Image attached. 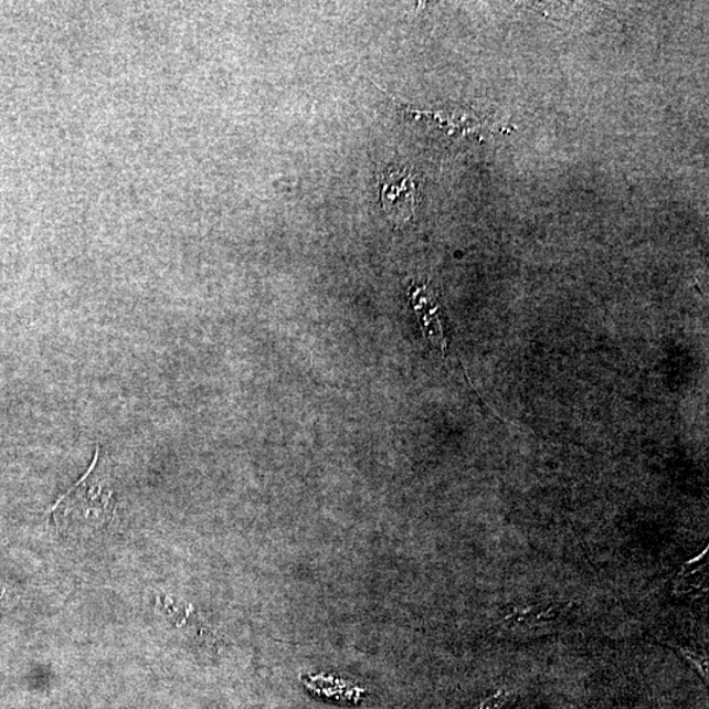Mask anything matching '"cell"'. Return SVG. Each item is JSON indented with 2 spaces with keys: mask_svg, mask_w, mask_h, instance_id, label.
<instances>
[{
  "mask_svg": "<svg viewBox=\"0 0 709 709\" xmlns=\"http://www.w3.org/2000/svg\"><path fill=\"white\" fill-rule=\"evenodd\" d=\"M116 498L113 472L100 446L92 467L51 509L57 530L71 538H86L113 523Z\"/></svg>",
  "mask_w": 709,
  "mask_h": 709,
  "instance_id": "cell-1",
  "label": "cell"
},
{
  "mask_svg": "<svg viewBox=\"0 0 709 709\" xmlns=\"http://www.w3.org/2000/svg\"><path fill=\"white\" fill-rule=\"evenodd\" d=\"M379 203L395 229H402L415 218L420 200L416 173L406 166H388L379 173Z\"/></svg>",
  "mask_w": 709,
  "mask_h": 709,
  "instance_id": "cell-2",
  "label": "cell"
},
{
  "mask_svg": "<svg viewBox=\"0 0 709 709\" xmlns=\"http://www.w3.org/2000/svg\"><path fill=\"white\" fill-rule=\"evenodd\" d=\"M408 296L412 301L416 316L420 318L423 334L431 345L436 349L446 352V339L441 321V304L430 284H421L414 281L409 283Z\"/></svg>",
  "mask_w": 709,
  "mask_h": 709,
  "instance_id": "cell-3",
  "label": "cell"
},
{
  "mask_svg": "<svg viewBox=\"0 0 709 709\" xmlns=\"http://www.w3.org/2000/svg\"><path fill=\"white\" fill-rule=\"evenodd\" d=\"M20 600V588L17 582L7 579L0 574V613L4 610L15 606Z\"/></svg>",
  "mask_w": 709,
  "mask_h": 709,
  "instance_id": "cell-4",
  "label": "cell"
},
{
  "mask_svg": "<svg viewBox=\"0 0 709 709\" xmlns=\"http://www.w3.org/2000/svg\"><path fill=\"white\" fill-rule=\"evenodd\" d=\"M516 692L509 690H499L486 698L478 709H507L516 700Z\"/></svg>",
  "mask_w": 709,
  "mask_h": 709,
  "instance_id": "cell-5",
  "label": "cell"
}]
</instances>
